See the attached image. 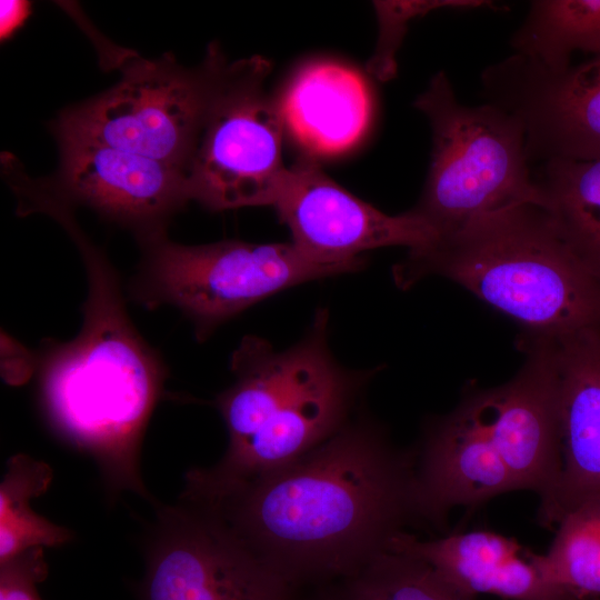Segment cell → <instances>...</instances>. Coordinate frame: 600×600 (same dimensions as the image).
Here are the masks:
<instances>
[{
    "instance_id": "44dd1931",
    "label": "cell",
    "mask_w": 600,
    "mask_h": 600,
    "mask_svg": "<svg viewBox=\"0 0 600 600\" xmlns=\"http://www.w3.org/2000/svg\"><path fill=\"white\" fill-rule=\"evenodd\" d=\"M309 600H474L426 562L384 551L356 571L316 588Z\"/></svg>"
},
{
    "instance_id": "8992f818",
    "label": "cell",
    "mask_w": 600,
    "mask_h": 600,
    "mask_svg": "<svg viewBox=\"0 0 600 600\" xmlns=\"http://www.w3.org/2000/svg\"><path fill=\"white\" fill-rule=\"evenodd\" d=\"M142 246L144 256L131 281L133 299L147 309H179L193 323L199 341L274 293L364 266L318 262L291 242L224 240L188 246L163 234Z\"/></svg>"
},
{
    "instance_id": "d6986e66",
    "label": "cell",
    "mask_w": 600,
    "mask_h": 600,
    "mask_svg": "<svg viewBox=\"0 0 600 600\" xmlns=\"http://www.w3.org/2000/svg\"><path fill=\"white\" fill-rule=\"evenodd\" d=\"M510 44L551 70L570 67L576 51L599 54L600 0L532 1Z\"/></svg>"
},
{
    "instance_id": "484cf974",
    "label": "cell",
    "mask_w": 600,
    "mask_h": 600,
    "mask_svg": "<svg viewBox=\"0 0 600 600\" xmlns=\"http://www.w3.org/2000/svg\"><path fill=\"white\" fill-rule=\"evenodd\" d=\"M28 4L21 1H1V33L8 36L28 14Z\"/></svg>"
},
{
    "instance_id": "9a60e30c",
    "label": "cell",
    "mask_w": 600,
    "mask_h": 600,
    "mask_svg": "<svg viewBox=\"0 0 600 600\" xmlns=\"http://www.w3.org/2000/svg\"><path fill=\"white\" fill-rule=\"evenodd\" d=\"M519 486L487 434L458 407L433 421L416 451L420 521L440 526L458 506H476Z\"/></svg>"
},
{
    "instance_id": "ba28073f",
    "label": "cell",
    "mask_w": 600,
    "mask_h": 600,
    "mask_svg": "<svg viewBox=\"0 0 600 600\" xmlns=\"http://www.w3.org/2000/svg\"><path fill=\"white\" fill-rule=\"evenodd\" d=\"M226 62L218 47L197 69L172 58L139 59L110 90L64 111L57 137L104 143L187 173Z\"/></svg>"
},
{
    "instance_id": "4316f807",
    "label": "cell",
    "mask_w": 600,
    "mask_h": 600,
    "mask_svg": "<svg viewBox=\"0 0 600 600\" xmlns=\"http://www.w3.org/2000/svg\"><path fill=\"white\" fill-rule=\"evenodd\" d=\"M600 600V599H599Z\"/></svg>"
},
{
    "instance_id": "7c38bea8",
    "label": "cell",
    "mask_w": 600,
    "mask_h": 600,
    "mask_svg": "<svg viewBox=\"0 0 600 600\" xmlns=\"http://www.w3.org/2000/svg\"><path fill=\"white\" fill-rule=\"evenodd\" d=\"M273 207L291 233V243L322 263H363L361 254L368 250L402 246L411 251L439 239L411 210L384 213L341 187L309 157L289 167Z\"/></svg>"
},
{
    "instance_id": "9c48e42d",
    "label": "cell",
    "mask_w": 600,
    "mask_h": 600,
    "mask_svg": "<svg viewBox=\"0 0 600 600\" xmlns=\"http://www.w3.org/2000/svg\"><path fill=\"white\" fill-rule=\"evenodd\" d=\"M141 600H294L297 589L210 509L179 498L158 508Z\"/></svg>"
},
{
    "instance_id": "4fadbf2b",
    "label": "cell",
    "mask_w": 600,
    "mask_h": 600,
    "mask_svg": "<svg viewBox=\"0 0 600 600\" xmlns=\"http://www.w3.org/2000/svg\"><path fill=\"white\" fill-rule=\"evenodd\" d=\"M58 140L54 193L131 228L142 243L163 236L168 219L190 200L187 173L177 167L88 139Z\"/></svg>"
},
{
    "instance_id": "ac0fdd59",
    "label": "cell",
    "mask_w": 600,
    "mask_h": 600,
    "mask_svg": "<svg viewBox=\"0 0 600 600\" xmlns=\"http://www.w3.org/2000/svg\"><path fill=\"white\" fill-rule=\"evenodd\" d=\"M534 182L544 209L582 262L600 279V160L540 163Z\"/></svg>"
},
{
    "instance_id": "5b68a950",
    "label": "cell",
    "mask_w": 600,
    "mask_h": 600,
    "mask_svg": "<svg viewBox=\"0 0 600 600\" xmlns=\"http://www.w3.org/2000/svg\"><path fill=\"white\" fill-rule=\"evenodd\" d=\"M413 106L429 121L432 151L413 213L439 238L469 222L520 204L546 206L526 154L522 122L484 102L458 101L444 71L437 72Z\"/></svg>"
},
{
    "instance_id": "2e32d148",
    "label": "cell",
    "mask_w": 600,
    "mask_h": 600,
    "mask_svg": "<svg viewBox=\"0 0 600 600\" xmlns=\"http://www.w3.org/2000/svg\"><path fill=\"white\" fill-rule=\"evenodd\" d=\"M388 550L417 558L443 580L474 597L492 594L509 600H569L547 582L513 538L474 530L422 540L401 531Z\"/></svg>"
},
{
    "instance_id": "cb8c5ba5",
    "label": "cell",
    "mask_w": 600,
    "mask_h": 600,
    "mask_svg": "<svg viewBox=\"0 0 600 600\" xmlns=\"http://www.w3.org/2000/svg\"><path fill=\"white\" fill-rule=\"evenodd\" d=\"M47 576L42 547L19 553L0 563V600H41L36 586Z\"/></svg>"
},
{
    "instance_id": "603a6c76",
    "label": "cell",
    "mask_w": 600,
    "mask_h": 600,
    "mask_svg": "<svg viewBox=\"0 0 600 600\" xmlns=\"http://www.w3.org/2000/svg\"><path fill=\"white\" fill-rule=\"evenodd\" d=\"M496 8L494 2L484 0H439V1H398L379 2L378 14L382 24L380 49L376 60L379 78L389 79L394 74V54L410 20L434 9H478Z\"/></svg>"
},
{
    "instance_id": "277c9868",
    "label": "cell",
    "mask_w": 600,
    "mask_h": 600,
    "mask_svg": "<svg viewBox=\"0 0 600 600\" xmlns=\"http://www.w3.org/2000/svg\"><path fill=\"white\" fill-rule=\"evenodd\" d=\"M431 274L460 284L528 336L559 339L600 329V279L537 204L478 218L428 248L409 251L393 269L402 289Z\"/></svg>"
},
{
    "instance_id": "7a4b0ae2",
    "label": "cell",
    "mask_w": 600,
    "mask_h": 600,
    "mask_svg": "<svg viewBox=\"0 0 600 600\" xmlns=\"http://www.w3.org/2000/svg\"><path fill=\"white\" fill-rule=\"evenodd\" d=\"M48 214L77 244L88 291L79 333L51 344L41 363V404L59 436L93 457L108 488L134 489L142 482L140 444L164 367L131 322L117 271L71 208L56 204Z\"/></svg>"
},
{
    "instance_id": "7402d4cb",
    "label": "cell",
    "mask_w": 600,
    "mask_h": 600,
    "mask_svg": "<svg viewBox=\"0 0 600 600\" xmlns=\"http://www.w3.org/2000/svg\"><path fill=\"white\" fill-rule=\"evenodd\" d=\"M51 467L24 453L10 457L0 484V563L33 547H59L72 540L69 529L30 508L52 481Z\"/></svg>"
},
{
    "instance_id": "8fae6325",
    "label": "cell",
    "mask_w": 600,
    "mask_h": 600,
    "mask_svg": "<svg viewBox=\"0 0 600 600\" xmlns=\"http://www.w3.org/2000/svg\"><path fill=\"white\" fill-rule=\"evenodd\" d=\"M526 361L508 382L464 398L458 408L490 439L519 489L546 503L562 470L554 340L527 336Z\"/></svg>"
},
{
    "instance_id": "d4e9b609",
    "label": "cell",
    "mask_w": 600,
    "mask_h": 600,
    "mask_svg": "<svg viewBox=\"0 0 600 600\" xmlns=\"http://www.w3.org/2000/svg\"><path fill=\"white\" fill-rule=\"evenodd\" d=\"M1 342V374L3 380L11 386L26 383L36 368V361L31 352L8 333H2Z\"/></svg>"
},
{
    "instance_id": "ffe728a7",
    "label": "cell",
    "mask_w": 600,
    "mask_h": 600,
    "mask_svg": "<svg viewBox=\"0 0 600 600\" xmlns=\"http://www.w3.org/2000/svg\"><path fill=\"white\" fill-rule=\"evenodd\" d=\"M549 550L528 553L541 577L569 600L600 599V496L580 503L558 522Z\"/></svg>"
},
{
    "instance_id": "e0dca14e",
    "label": "cell",
    "mask_w": 600,
    "mask_h": 600,
    "mask_svg": "<svg viewBox=\"0 0 600 600\" xmlns=\"http://www.w3.org/2000/svg\"><path fill=\"white\" fill-rule=\"evenodd\" d=\"M280 100L286 129L314 154L338 153L352 147L371 117L364 80L354 70L333 62L302 68Z\"/></svg>"
},
{
    "instance_id": "30bf717a",
    "label": "cell",
    "mask_w": 600,
    "mask_h": 600,
    "mask_svg": "<svg viewBox=\"0 0 600 600\" xmlns=\"http://www.w3.org/2000/svg\"><path fill=\"white\" fill-rule=\"evenodd\" d=\"M480 78L486 102L522 122L529 163L600 160V53L563 70L513 53Z\"/></svg>"
},
{
    "instance_id": "52a82bcc",
    "label": "cell",
    "mask_w": 600,
    "mask_h": 600,
    "mask_svg": "<svg viewBox=\"0 0 600 600\" xmlns=\"http://www.w3.org/2000/svg\"><path fill=\"white\" fill-rule=\"evenodd\" d=\"M270 62H226L187 172L188 193L209 210L274 204L289 167L281 100L267 87Z\"/></svg>"
},
{
    "instance_id": "6da1fadb",
    "label": "cell",
    "mask_w": 600,
    "mask_h": 600,
    "mask_svg": "<svg viewBox=\"0 0 600 600\" xmlns=\"http://www.w3.org/2000/svg\"><path fill=\"white\" fill-rule=\"evenodd\" d=\"M416 452L367 417L293 461L200 501L294 589L319 587L388 551L420 521Z\"/></svg>"
},
{
    "instance_id": "5bb4252c",
    "label": "cell",
    "mask_w": 600,
    "mask_h": 600,
    "mask_svg": "<svg viewBox=\"0 0 600 600\" xmlns=\"http://www.w3.org/2000/svg\"><path fill=\"white\" fill-rule=\"evenodd\" d=\"M553 340L562 470L554 493L539 509L541 523L550 528L580 503L600 496V329Z\"/></svg>"
},
{
    "instance_id": "3957f363",
    "label": "cell",
    "mask_w": 600,
    "mask_h": 600,
    "mask_svg": "<svg viewBox=\"0 0 600 600\" xmlns=\"http://www.w3.org/2000/svg\"><path fill=\"white\" fill-rule=\"evenodd\" d=\"M320 309L303 339L276 350L246 336L233 351L234 382L216 398L228 432L222 459L184 474L182 496L217 497L299 458L337 432L352 414L371 371L341 367L328 346Z\"/></svg>"
}]
</instances>
